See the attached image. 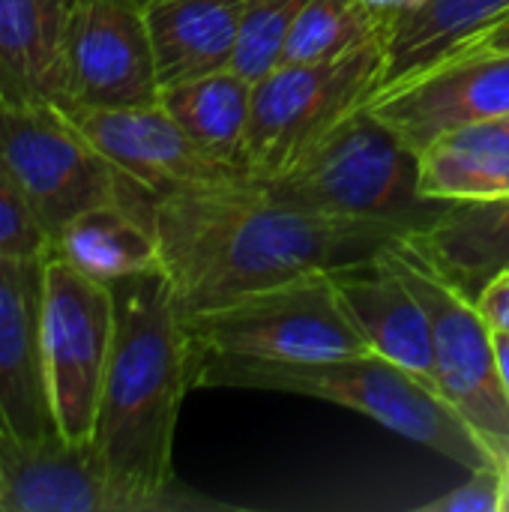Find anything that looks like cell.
<instances>
[{"label":"cell","instance_id":"cell-1","mask_svg":"<svg viewBox=\"0 0 509 512\" xmlns=\"http://www.w3.org/2000/svg\"><path fill=\"white\" fill-rule=\"evenodd\" d=\"M144 216L183 321L306 273L369 261L405 240L303 210L255 180L144 195Z\"/></svg>","mask_w":509,"mask_h":512},{"label":"cell","instance_id":"cell-2","mask_svg":"<svg viewBox=\"0 0 509 512\" xmlns=\"http://www.w3.org/2000/svg\"><path fill=\"white\" fill-rule=\"evenodd\" d=\"M114 342L90 447L123 512L231 510L174 474V432L192 390V348L162 270L108 285Z\"/></svg>","mask_w":509,"mask_h":512},{"label":"cell","instance_id":"cell-3","mask_svg":"<svg viewBox=\"0 0 509 512\" xmlns=\"http://www.w3.org/2000/svg\"><path fill=\"white\" fill-rule=\"evenodd\" d=\"M192 387H237L321 399L360 411L384 429L453 459L465 471L501 468L444 396L375 351L315 363L192 354Z\"/></svg>","mask_w":509,"mask_h":512},{"label":"cell","instance_id":"cell-4","mask_svg":"<svg viewBox=\"0 0 509 512\" xmlns=\"http://www.w3.org/2000/svg\"><path fill=\"white\" fill-rule=\"evenodd\" d=\"M255 183L303 210L396 237L426 231L450 207L420 192V153L369 105L345 117L288 171Z\"/></svg>","mask_w":509,"mask_h":512},{"label":"cell","instance_id":"cell-5","mask_svg":"<svg viewBox=\"0 0 509 512\" xmlns=\"http://www.w3.org/2000/svg\"><path fill=\"white\" fill-rule=\"evenodd\" d=\"M183 327L192 354L315 363L369 351L336 291L333 270L252 291L186 318Z\"/></svg>","mask_w":509,"mask_h":512},{"label":"cell","instance_id":"cell-6","mask_svg":"<svg viewBox=\"0 0 509 512\" xmlns=\"http://www.w3.org/2000/svg\"><path fill=\"white\" fill-rule=\"evenodd\" d=\"M384 81V42L336 60L282 63L255 81L246 174L270 180L303 159L345 117L369 105Z\"/></svg>","mask_w":509,"mask_h":512},{"label":"cell","instance_id":"cell-7","mask_svg":"<svg viewBox=\"0 0 509 512\" xmlns=\"http://www.w3.org/2000/svg\"><path fill=\"white\" fill-rule=\"evenodd\" d=\"M426 309L435 351V384L498 465L509 462V399L498 369V342L474 297L444 279L408 240L384 249Z\"/></svg>","mask_w":509,"mask_h":512},{"label":"cell","instance_id":"cell-8","mask_svg":"<svg viewBox=\"0 0 509 512\" xmlns=\"http://www.w3.org/2000/svg\"><path fill=\"white\" fill-rule=\"evenodd\" d=\"M111 342V288L48 252L42 285V360L51 414L69 444H90L93 438Z\"/></svg>","mask_w":509,"mask_h":512},{"label":"cell","instance_id":"cell-9","mask_svg":"<svg viewBox=\"0 0 509 512\" xmlns=\"http://www.w3.org/2000/svg\"><path fill=\"white\" fill-rule=\"evenodd\" d=\"M0 159L51 243L75 216L123 198V177L60 105L3 102Z\"/></svg>","mask_w":509,"mask_h":512},{"label":"cell","instance_id":"cell-10","mask_svg":"<svg viewBox=\"0 0 509 512\" xmlns=\"http://www.w3.org/2000/svg\"><path fill=\"white\" fill-rule=\"evenodd\" d=\"M63 111L162 99L144 0H72L63 39Z\"/></svg>","mask_w":509,"mask_h":512},{"label":"cell","instance_id":"cell-11","mask_svg":"<svg viewBox=\"0 0 509 512\" xmlns=\"http://www.w3.org/2000/svg\"><path fill=\"white\" fill-rule=\"evenodd\" d=\"M369 108L423 153L453 129L509 117V54L459 51L408 81L378 90Z\"/></svg>","mask_w":509,"mask_h":512},{"label":"cell","instance_id":"cell-12","mask_svg":"<svg viewBox=\"0 0 509 512\" xmlns=\"http://www.w3.org/2000/svg\"><path fill=\"white\" fill-rule=\"evenodd\" d=\"M66 114L111 162V168L147 195L249 180L246 174L201 153L162 102L141 108H84Z\"/></svg>","mask_w":509,"mask_h":512},{"label":"cell","instance_id":"cell-13","mask_svg":"<svg viewBox=\"0 0 509 512\" xmlns=\"http://www.w3.org/2000/svg\"><path fill=\"white\" fill-rule=\"evenodd\" d=\"M45 258H0V453L60 435L42 360Z\"/></svg>","mask_w":509,"mask_h":512},{"label":"cell","instance_id":"cell-14","mask_svg":"<svg viewBox=\"0 0 509 512\" xmlns=\"http://www.w3.org/2000/svg\"><path fill=\"white\" fill-rule=\"evenodd\" d=\"M333 282L369 351L417 375L438 393L426 309L408 282L396 273L390 258L378 252L369 261L339 267L333 270Z\"/></svg>","mask_w":509,"mask_h":512},{"label":"cell","instance_id":"cell-15","mask_svg":"<svg viewBox=\"0 0 509 512\" xmlns=\"http://www.w3.org/2000/svg\"><path fill=\"white\" fill-rule=\"evenodd\" d=\"M0 512H123L90 444L63 435L0 453Z\"/></svg>","mask_w":509,"mask_h":512},{"label":"cell","instance_id":"cell-16","mask_svg":"<svg viewBox=\"0 0 509 512\" xmlns=\"http://www.w3.org/2000/svg\"><path fill=\"white\" fill-rule=\"evenodd\" d=\"M72 0H0V99L6 105H60L63 39Z\"/></svg>","mask_w":509,"mask_h":512},{"label":"cell","instance_id":"cell-17","mask_svg":"<svg viewBox=\"0 0 509 512\" xmlns=\"http://www.w3.org/2000/svg\"><path fill=\"white\" fill-rule=\"evenodd\" d=\"M246 0H147L159 84L177 87L231 69Z\"/></svg>","mask_w":509,"mask_h":512},{"label":"cell","instance_id":"cell-18","mask_svg":"<svg viewBox=\"0 0 509 512\" xmlns=\"http://www.w3.org/2000/svg\"><path fill=\"white\" fill-rule=\"evenodd\" d=\"M444 279L477 297L509 267V195L450 204L426 231L405 237Z\"/></svg>","mask_w":509,"mask_h":512},{"label":"cell","instance_id":"cell-19","mask_svg":"<svg viewBox=\"0 0 509 512\" xmlns=\"http://www.w3.org/2000/svg\"><path fill=\"white\" fill-rule=\"evenodd\" d=\"M507 12L509 0H426L396 15L384 36L381 90L465 51Z\"/></svg>","mask_w":509,"mask_h":512},{"label":"cell","instance_id":"cell-20","mask_svg":"<svg viewBox=\"0 0 509 512\" xmlns=\"http://www.w3.org/2000/svg\"><path fill=\"white\" fill-rule=\"evenodd\" d=\"M420 192L432 201H486L509 195V123L453 129L420 153Z\"/></svg>","mask_w":509,"mask_h":512},{"label":"cell","instance_id":"cell-21","mask_svg":"<svg viewBox=\"0 0 509 512\" xmlns=\"http://www.w3.org/2000/svg\"><path fill=\"white\" fill-rule=\"evenodd\" d=\"M252 96V81H246L234 69H222L177 87H165L159 102L201 153L246 174Z\"/></svg>","mask_w":509,"mask_h":512},{"label":"cell","instance_id":"cell-22","mask_svg":"<svg viewBox=\"0 0 509 512\" xmlns=\"http://www.w3.org/2000/svg\"><path fill=\"white\" fill-rule=\"evenodd\" d=\"M51 252L102 285L162 270L150 222L126 204H102L75 216L54 237Z\"/></svg>","mask_w":509,"mask_h":512},{"label":"cell","instance_id":"cell-23","mask_svg":"<svg viewBox=\"0 0 509 512\" xmlns=\"http://www.w3.org/2000/svg\"><path fill=\"white\" fill-rule=\"evenodd\" d=\"M390 15L369 0H309L291 30L285 63L336 60L384 42Z\"/></svg>","mask_w":509,"mask_h":512},{"label":"cell","instance_id":"cell-24","mask_svg":"<svg viewBox=\"0 0 509 512\" xmlns=\"http://www.w3.org/2000/svg\"><path fill=\"white\" fill-rule=\"evenodd\" d=\"M309 0H246L231 69L246 81H261L285 63L291 30Z\"/></svg>","mask_w":509,"mask_h":512},{"label":"cell","instance_id":"cell-25","mask_svg":"<svg viewBox=\"0 0 509 512\" xmlns=\"http://www.w3.org/2000/svg\"><path fill=\"white\" fill-rule=\"evenodd\" d=\"M51 237L0 159V258H45Z\"/></svg>","mask_w":509,"mask_h":512},{"label":"cell","instance_id":"cell-26","mask_svg":"<svg viewBox=\"0 0 509 512\" xmlns=\"http://www.w3.org/2000/svg\"><path fill=\"white\" fill-rule=\"evenodd\" d=\"M420 512H501V468L468 471L459 489L417 507Z\"/></svg>","mask_w":509,"mask_h":512},{"label":"cell","instance_id":"cell-27","mask_svg":"<svg viewBox=\"0 0 509 512\" xmlns=\"http://www.w3.org/2000/svg\"><path fill=\"white\" fill-rule=\"evenodd\" d=\"M474 303H477L480 315L489 321V327L495 333L509 336V267L501 270L498 276H492L480 288V294L474 297Z\"/></svg>","mask_w":509,"mask_h":512},{"label":"cell","instance_id":"cell-28","mask_svg":"<svg viewBox=\"0 0 509 512\" xmlns=\"http://www.w3.org/2000/svg\"><path fill=\"white\" fill-rule=\"evenodd\" d=\"M465 51H501V54H509V12L504 18H498L486 33H480Z\"/></svg>","mask_w":509,"mask_h":512},{"label":"cell","instance_id":"cell-29","mask_svg":"<svg viewBox=\"0 0 509 512\" xmlns=\"http://www.w3.org/2000/svg\"><path fill=\"white\" fill-rule=\"evenodd\" d=\"M372 6H378L384 15H390V21L396 18V15H402V12H408V9H417V6H423L426 0H369Z\"/></svg>","mask_w":509,"mask_h":512},{"label":"cell","instance_id":"cell-30","mask_svg":"<svg viewBox=\"0 0 509 512\" xmlns=\"http://www.w3.org/2000/svg\"><path fill=\"white\" fill-rule=\"evenodd\" d=\"M495 342H498V369H501V384H504V393L509 399V336L504 333H495Z\"/></svg>","mask_w":509,"mask_h":512},{"label":"cell","instance_id":"cell-31","mask_svg":"<svg viewBox=\"0 0 509 512\" xmlns=\"http://www.w3.org/2000/svg\"><path fill=\"white\" fill-rule=\"evenodd\" d=\"M501 512H509V462L501 465Z\"/></svg>","mask_w":509,"mask_h":512},{"label":"cell","instance_id":"cell-32","mask_svg":"<svg viewBox=\"0 0 509 512\" xmlns=\"http://www.w3.org/2000/svg\"><path fill=\"white\" fill-rule=\"evenodd\" d=\"M0 105H3V99H0Z\"/></svg>","mask_w":509,"mask_h":512},{"label":"cell","instance_id":"cell-33","mask_svg":"<svg viewBox=\"0 0 509 512\" xmlns=\"http://www.w3.org/2000/svg\"><path fill=\"white\" fill-rule=\"evenodd\" d=\"M507 123H509V117H507Z\"/></svg>","mask_w":509,"mask_h":512},{"label":"cell","instance_id":"cell-34","mask_svg":"<svg viewBox=\"0 0 509 512\" xmlns=\"http://www.w3.org/2000/svg\"><path fill=\"white\" fill-rule=\"evenodd\" d=\"M144 3H147V0H144Z\"/></svg>","mask_w":509,"mask_h":512}]
</instances>
